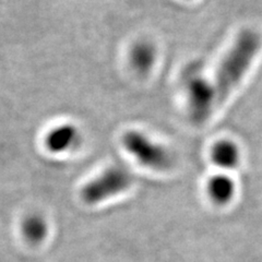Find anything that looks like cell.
Listing matches in <instances>:
<instances>
[{"instance_id": "cell-1", "label": "cell", "mask_w": 262, "mask_h": 262, "mask_svg": "<svg viewBox=\"0 0 262 262\" xmlns=\"http://www.w3.org/2000/svg\"><path fill=\"white\" fill-rule=\"evenodd\" d=\"M261 46L258 33L246 29L239 33L235 43L221 62L213 83L215 85L217 103H223L239 84L255 59Z\"/></svg>"}, {"instance_id": "cell-2", "label": "cell", "mask_w": 262, "mask_h": 262, "mask_svg": "<svg viewBox=\"0 0 262 262\" xmlns=\"http://www.w3.org/2000/svg\"><path fill=\"white\" fill-rule=\"evenodd\" d=\"M125 150L141 164L154 170H166L173 165V155L167 147L154 141L139 130H129L122 136Z\"/></svg>"}, {"instance_id": "cell-3", "label": "cell", "mask_w": 262, "mask_h": 262, "mask_svg": "<svg viewBox=\"0 0 262 262\" xmlns=\"http://www.w3.org/2000/svg\"><path fill=\"white\" fill-rule=\"evenodd\" d=\"M133 183L134 176L126 167L114 165L86 183L81 189V198L88 204L100 203L126 191Z\"/></svg>"}, {"instance_id": "cell-4", "label": "cell", "mask_w": 262, "mask_h": 262, "mask_svg": "<svg viewBox=\"0 0 262 262\" xmlns=\"http://www.w3.org/2000/svg\"><path fill=\"white\" fill-rule=\"evenodd\" d=\"M186 86L190 117L195 124H202L219 104L215 85L202 76H192L188 79Z\"/></svg>"}, {"instance_id": "cell-5", "label": "cell", "mask_w": 262, "mask_h": 262, "mask_svg": "<svg viewBox=\"0 0 262 262\" xmlns=\"http://www.w3.org/2000/svg\"><path fill=\"white\" fill-rule=\"evenodd\" d=\"M82 140L80 129L73 124H61L52 128L45 136L46 149L54 154L71 151Z\"/></svg>"}, {"instance_id": "cell-6", "label": "cell", "mask_w": 262, "mask_h": 262, "mask_svg": "<svg viewBox=\"0 0 262 262\" xmlns=\"http://www.w3.org/2000/svg\"><path fill=\"white\" fill-rule=\"evenodd\" d=\"M158 59L155 45L147 39H139L130 48L129 62L139 76H146L152 71Z\"/></svg>"}, {"instance_id": "cell-7", "label": "cell", "mask_w": 262, "mask_h": 262, "mask_svg": "<svg viewBox=\"0 0 262 262\" xmlns=\"http://www.w3.org/2000/svg\"><path fill=\"white\" fill-rule=\"evenodd\" d=\"M236 185L234 180L224 174L212 176L207 184V193L216 206H226L235 195Z\"/></svg>"}, {"instance_id": "cell-8", "label": "cell", "mask_w": 262, "mask_h": 262, "mask_svg": "<svg viewBox=\"0 0 262 262\" xmlns=\"http://www.w3.org/2000/svg\"><path fill=\"white\" fill-rule=\"evenodd\" d=\"M211 159L217 167L223 169H233L237 167L241 161V151L238 145L231 140H221L212 146Z\"/></svg>"}, {"instance_id": "cell-9", "label": "cell", "mask_w": 262, "mask_h": 262, "mask_svg": "<svg viewBox=\"0 0 262 262\" xmlns=\"http://www.w3.org/2000/svg\"><path fill=\"white\" fill-rule=\"evenodd\" d=\"M22 234L29 243L39 244L47 236L48 225L44 216L38 213H31L22 222Z\"/></svg>"}]
</instances>
